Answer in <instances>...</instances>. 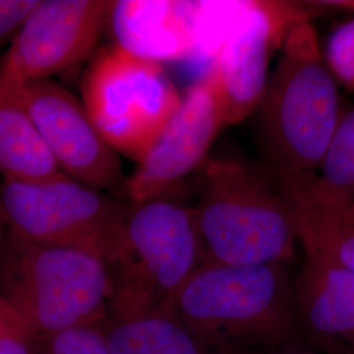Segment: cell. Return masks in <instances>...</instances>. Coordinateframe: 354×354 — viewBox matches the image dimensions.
I'll list each match as a JSON object with an SVG mask.
<instances>
[{
	"label": "cell",
	"instance_id": "obj_1",
	"mask_svg": "<svg viewBox=\"0 0 354 354\" xmlns=\"http://www.w3.org/2000/svg\"><path fill=\"white\" fill-rule=\"evenodd\" d=\"M291 264L203 263L177 291L171 314L216 349L264 354L304 342Z\"/></svg>",
	"mask_w": 354,
	"mask_h": 354
},
{
	"label": "cell",
	"instance_id": "obj_2",
	"mask_svg": "<svg viewBox=\"0 0 354 354\" xmlns=\"http://www.w3.org/2000/svg\"><path fill=\"white\" fill-rule=\"evenodd\" d=\"M254 112L264 165L276 175L319 172L342 121L336 79L310 19L295 21Z\"/></svg>",
	"mask_w": 354,
	"mask_h": 354
},
{
	"label": "cell",
	"instance_id": "obj_3",
	"mask_svg": "<svg viewBox=\"0 0 354 354\" xmlns=\"http://www.w3.org/2000/svg\"><path fill=\"white\" fill-rule=\"evenodd\" d=\"M196 174L203 263H292L299 244L297 227L268 167L207 158Z\"/></svg>",
	"mask_w": 354,
	"mask_h": 354
},
{
	"label": "cell",
	"instance_id": "obj_4",
	"mask_svg": "<svg viewBox=\"0 0 354 354\" xmlns=\"http://www.w3.org/2000/svg\"><path fill=\"white\" fill-rule=\"evenodd\" d=\"M0 297L37 344L71 329L102 327L112 279L95 253L28 241L8 230L0 241Z\"/></svg>",
	"mask_w": 354,
	"mask_h": 354
},
{
	"label": "cell",
	"instance_id": "obj_5",
	"mask_svg": "<svg viewBox=\"0 0 354 354\" xmlns=\"http://www.w3.org/2000/svg\"><path fill=\"white\" fill-rule=\"evenodd\" d=\"M203 261L194 206L169 194L131 203L106 264L112 279L108 320L169 313L177 291Z\"/></svg>",
	"mask_w": 354,
	"mask_h": 354
},
{
	"label": "cell",
	"instance_id": "obj_6",
	"mask_svg": "<svg viewBox=\"0 0 354 354\" xmlns=\"http://www.w3.org/2000/svg\"><path fill=\"white\" fill-rule=\"evenodd\" d=\"M183 96L163 64L120 48L95 53L82 77V102L102 138L136 165L151 151Z\"/></svg>",
	"mask_w": 354,
	"mask_h": 354
},
{
	"label": "cell",
	"instance_id": "obj_7",
	"mask_svg": "<svg viewBox=\"0 0 354 354\" xmlns=\"http://www.w3.org/2000/svg\"><path fill=\"white\" fill-rule=\"evenodd\" d=\"M131 203L62 175L42 181H10L0 187L6 227L28 241L113 256Z\"/></svg>",
	"mask_w": 354,
	"mask_h": 354
},
{
	"label": "cell",
	"instance_id": "obj_8",
	"mask_svg": "<svg viewBox=\"0 0 354 354\" xmlns=\"http://www.w3.org/2000/svg\"><path fill=\"white\" fill-rule=\"evenodd\" d=\"M311 8L288 1H244L235 15L206 74L218 97L226 125L252 115L269 80L272 51L295 21L310 19Z\"/></svg>",
	"mask_w": 354,
	"mask_h": 354
},
{
	"label": "cell",
	"instance_id": "obj_9",
	"mask_svg": "<svg viewBox=\"0 0 354 354\" xmlns=\"http://www.w3.org/2000/svg\"><path fill=\"white\" fill-rule=\"evenodd\" d=\"M114 1L39 0L0 64L7 86L50 80L92 58Z\"/></svg>",
	"mask_w": 354,
	"mask_h": 354
},
{
	"label": "cell",
	"instance_id": "obj_10",
	"mask_svg": "<svg viewBox=\"0 0 354 354\" xmlns=\"http://www.w3.org/2000/svg\"><path fill=\"white\" fill-rule=\"evenodd\" d=\"M3 86L26 106L64 175L127 198V176L118 153L102 138L82 100L51 79Z\"/></svg>",
	"mask_w": 354,
	"mask_h": 354
},
{
	"label": "cell",
	"instance_id": "obj_11",
	"mask_svg": "<svg viewBox=\"0 0 354 354\" xmlns=\"http://www.w3.org/2000/svg\"><path fill=\"white\" fill-rule=\"evenodd\" d=\"M225 115L207 75L183 96L176 113L151 151L127 176V200L138 203L169 194L184 177L197 172L219 131Z\"/></svg>",
	"mask_w": 354,
	"mask_h": 354
},
{
	"label": "cell",
	"instance_id": "obj_12",
	"mask_svg": "<svg viewBox=\"0 0 354 354\" xmlns=\"http://www.w3.org/2000/svg\"><path fill=\"white\" fill-rule=\"evenodd\" d=\"M298 327L320 354H354V274L326 254L304 250L294 277Z\"/></svg>",
	"mask_w": 354,
	"mask_h": 354
},
{
	"label": "cell",
	"instance_id": "obj_13",
	"mask_svg": "<svg viewBox=\"0 0 354 354\" xmlns=\"http://www.w3.org/2000/svg\"><path fill=\"white\" fill-rule=\"evenodd\" d=\"M207 6L206 1L177 0L114 1L109 26L115 45L163 64L196 50Z\"/></svg>",
	"mask_w": 354,
	"mask_h": 354
},
{
	"label": "cell",
	"instance_id": "obj_14",
	"mask_svg": "<svg viewBox=\"0 0 354 354\" xmlns=\"http://www.w3.org/2000/svg\"><path fill=\"white\" fill-rule=\"evenodd\" d=\"M276 177L290 206L299 245L326 254L354 274L353 200L330 188L317 172Z\"/></svg>",
	"mask_w": 354,
	"mask_h": 354
},
{
	"label": "cell",
	"instance_id": "obj_15",
	"mask_svg": "<svg viewBox=\"0 0 354 354\" xmlns=\"http://www.w3.org/2000/svg\"><path fill=\"white\" fill-rule=\"evenodd\" d=\"M0 175L10 181H42L64 175L26 106L1 83Z\"/></svg>",
	"mask_w": 354,
	"mask_h": 354
},
{
	"label": "cell",
	"instance_id": "obj_16",
	"mask_svg": "<svg viewBox=\"0 0 354 354\" xmlns=\"http://www.w3.org/2000/svg\"><path fill=\"white\" fill-rule=\"evenodd\" d=\"M102 328L112 354H231L203 342L171 313L108 320Z\"/></svg>",
	"mask_w": 354,
	"mask_h": 354
},
{
	"label": "cell",
	"instance_id": "obj_17",
	"mask_svg": "<svg viewBox=\"0 0 354 354\" xmlns=\"http://www.w3.org/2000/svg\"><path fill=\"white\" fill-rule=\"evenodd\" d=\"M317 175L354 201V111L342 117Z\"/></svg>",
	"mask_w": 354,
	"mask_h": 354
},
{
	"label": "cell",
	"instance_id": "obj_18",
	"mask_svg": "<svg viewBox=\"0 0 354 354\" xmlns=\"http://www.w3.org/2000/svg\"><path fill=\"white\" fill-rule=\"evenodd\" d=\"M323 55L336 82L354 92V17L329 35Z\"/></svg>",
	"mask_w": 354,
	"mask_h": 354
},
{
	"label": "cell",
	"instance_id": "obj_19",
	"mask_svg": "<svg viewBox=\"0 0 354 354\" xmlns=\"http://www.w3.org/2000/svg\"><path fill=\"white\" fill-rule=\"evenodd\" d=\"M37 354H112L102 327L71 329L37 342Z\"/></svg>",
	"mask_w": 354,
	"mask_h": 354
},
{
	"label": "cell",
	"instance_id": "obj_20",
	"mask_svg": "<svg viewBox=\"0 0 354 354\" xmlns=\"http://www.w3.org/2000/svg\"><path fill=\"white\" fill-rule=\"evenodd\" d=\"M39 0H0V44L17 36Z\"/></svg>",
	"mask_w": 354,
	"mask_h": 354
},
{
	"label": "cell",
	"instance_id": "obj_21",
	"mask_svg": "<svg viewBox=\"0 0 354 354\" xmlns=\"http://www.w3.org/2000/svg\"><path fill=\"white\" fill-rule=\"evenodd\" d=\"M35 339L23 327L0 330V354H37Z\"/></svg>",
	"mask_w": 354,
	"mask_h": 354
},
{
	"label": "cell",
	"instance_id": "obj_22",
	"mask_svg": "<svg viewBox=\"0 0 354 354\" xmlns=\"http://www.w3.org/2000/svg\"><path fill=\"white\" fill-rule=\"evenodd\" d=\"M12 327H23L20 319L13 311L12 307L0 297V330Z\"/></svg>",
	"mask_w": 354,
	"mask_h": 354
},
{
	"label": "cell",
	"instance_id": "obj_23",
	"mask_svg": "<svg viewBox=\"0 0 354 354\" xmlns=\"http://www.w3.org/2000/svg\"><path fill=\"white\" fill-rule=\"evenodd\" d=\"M264 354H320L317 351H314L313 348H310L308 345H306L304 342H297V344H290L286 346H282L279 349L266 352Z\"/></svg>",
	"mask_w": 354,
	"mask_h": 354
},
{
	"label": "cell",
	"instance_id": "obj_24",
	"mask_svg": "<svg viewBox=\"0 0 354 354\" xmlns=\"http://www.w3.org/2000/svg\"><path fill=\"white\" fill-rule=\"evenodd\" d=\"M319 8L327 10H340L354 15V0H323V1H314Z\"/></svg>",
	"mask_w": 354,
	"mask_h": 354
},
{
	"label": "cell",
	"instance_id": "obj_25",
	"mask_svg": "<svg viewBox=\"0 0 354 354\" xmlns=\"http://www.w3.org/2000/svg\"><path fill=\"white\" fill-rule=\"evenodd\" d=\"M4 228H6V222H4L1 213H0V241H1L3 236H4Z\"/></svg>",
	"mask_w": 354,
	"mask_h": 354
}]
</instances>
